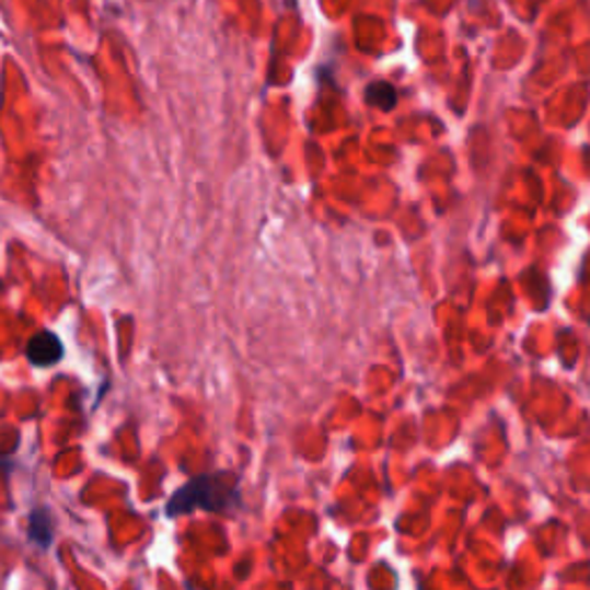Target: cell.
<instances>
[{
    "mask_svg": "<svg viewBox=\"0 0 590 590\" xmlns=\"http://www.w3.org/2000/svg\"><path fill=\"white\" fill-rule=\"evenodd\" d=\"M365 97H367V104L381 108V112H392V108L397 106V91H395V85L387 81L369 83Z\"/></svg>",
    "mask_w": 590,
    "mask_h": 590,
    "instance_id": "obj_4",
    "label": "cell"
},
{
    "mask_svg": "<svg viewBox=\"0 0 590 590\" xmlns=\"http://www.w3.org/2000/svg\"><path fill=\"white\" fill-rule=\"evenodd\" d=\"M26 356H28L31 365H35V367H54L62 360L65 346H62L58 335H54L49 331H42L28 339Z\"/></svg>",
    "mask_w": 590,
    "mask_h": 590,
    "instance_id": "obj_2",
    "label": "cell"
},
{
    "mask_svg": "<svg viewBox=\"0 0 590 590\" xmlns=\"http://www.w3.org/2000/svg\"><path fill=\"white\" fill-rule=\"evenodd\" d=\"M240 498L238 479L233 473H210L194 477L183 485L166 502L169 517H181L196 510L204 512H227Z\"/></svg>",
    "mask_w": 590,
    "mask_h": 590,
    "instance_id": "obj_1",
    "label": "cell"
},
{
    "mask_svg": "<svg viewBox=\"0 0 590 590\" xmlns=\"http://www.w3.org/2000/svg\"><path fill=\"white\" fill-rule=\"evenodd\" d=\"M28 537L39 546V549H49L54 540V519L47 508H37L28 517Z\"/></svg>",
    "mask_w": 590,
    "mask_h": 590,
    "instance_id": "obj_3",
    "label": "cell"
}]
</instances>
